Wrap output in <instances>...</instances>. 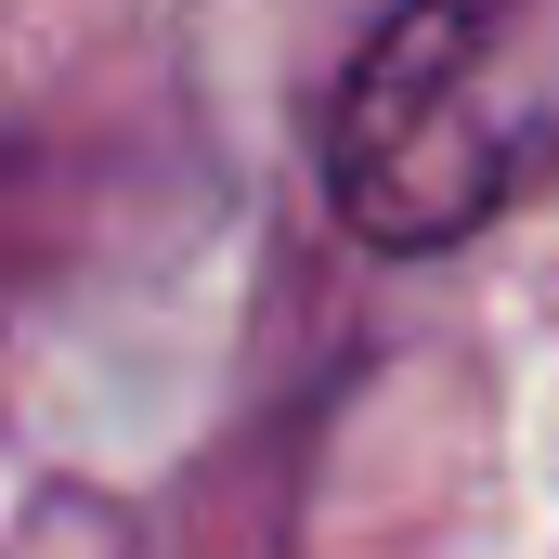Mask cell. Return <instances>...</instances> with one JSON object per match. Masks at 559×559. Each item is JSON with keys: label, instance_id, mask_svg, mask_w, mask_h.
I'll list each match as a JSON object with an SVG mask.
<instances>
[{"label": "cell", "instance_id": "1", "mask_svg": "<svg viewBox=\"0 0 559 559\" xmlns=\"http://www.w3.org/2000/svg\"><path fill=\"white\" fill-rule=\"evenodd\" d=\"M312 156L365 248L495 235L559 182V0H391Z\"/></svg>", "mask_w": 559, "mask_h": 559}]
</instances>
